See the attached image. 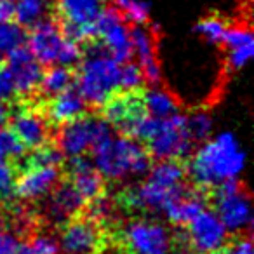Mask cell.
I'll use <instances>...</instances> for the list:
<instances>
[{
	"instance_id": "cell-7",
	"label": "cell",
	"mask_w": 254,
	"mask_h": 254,
	"mask_svg": "<svg viewBox=\"0 0 254 254\" xmlns=\"http://www.w3.org/2000/svg\"><path fill=\"white\" fill-rule=\"evenodd\" d=\"M106 7V0H56L61 30L75 42L94 39V23Z\"/></svg>"
},
{
	"instance_id": "cell-25",
	"label": "cell",
	"mask_w": 254,
	"mask_h": 254,
	"mask_svg": "<svg viewBox=\"0 0 254 254\" xmlns=\"http://www.w3.org/2000/svg\"><path fill=\"white\" fill-rule=\"evenodd\" d=\"M75 73L71 68L60 66V64H51L49 70L42 71V78H40L39 89L40 94L53 98V96L63 92L64 89H68L70 85H73Z\"/></svg>"
},
{
	"instance_id": "cell-14",
	"label": "cell",
	"mask_w": 254,
	"mask_h": 254,
	"mask_svg": "<svg viewBox=\"0 0 254 254\" xmlns=\"http://www.w3.org/2000/svg\"><path fill=\"white\" fill-rule=\"evenodd\" d=\"M61 183V171L56 166H23L16 178V197L23 200H42Z\"/></svg>"
},
{
	"instance_id": "cell-12",
	"label": "cell",
	"mask_w": 254,
	"mask_h": 254,
	"mask_svg": "<svg viewBox=\"0 0 254 254\" xmlns=\"http://www.w3.org/2000/svg\"><path fill=\"white\" fill-rule=\"evenodd\" d=\"M101 228L91 218H70L58 239L60 254H98L101 249Z\"/></svg>"
},
{
	"instance_id": "cell-35",
	"label": "cell",
	"mask_w": 254,
	"mask_h": 254,
	"mask_svg": "<svg viewBox=\"0 0 254 254\" xmlns=\"http://www.w3.org/2000/svg\"><path fill=\"white\" fill-rule=\"evenodd\" d=\"M16 178L18 174L11 164H0V200L2 202H9L16 197Z\"/></svg>"
},
{
	"instance_id": "cell-9",
	"label": "cell",
	"mask_w": 254,
	"mask_h": 254,
	"mask_svg": "<svg viewBox=\"0 0 254 254\" xmlns=\"http://www.w3.org/2000/svg\"><path fill=\"white\" fill-rule=\"evenodd\" d=\"M187 187L171 188L166 185H160L153 181L152 178H146V181L138 183L134 187H129L119 195V204L131 211H143V212H164L167 211L171 204L176 200L180 195L185 193Z\"/></svg>"
},
{
	"instance_id": "cell-10",
	"label": "cell",
	"mask_w": 254,
	"mask_h": 254,
	"mask_svg": "<svg viewBox=\"0 0 254 254\" xmlns=\"http://www.w3.org/2000/svg\"><path fill=\"white\" fill-rule=\"evenodd\" d=\"M187 226L183 242L195 254H216L228 242V230L216 212L209 211L207 207L198 212L190 223H187Z\"/></svg>"
},
{
	"instance_id": "cell-28",
	"label": "cell",
	"mask_w": 254,
	"mask_h": 254,
	"mask_svg": "<svg viewBox=\"0 0 254 254\" xmlns=\"http://www.w3.org/2000/svg\"><path fill=\"white\" fill-rule=\"evenodd\" d=\"M187 129L190 138L193 139V143H202L212 136L214 120H212L211 113L198 110V112H193L191 115H187Z\"/></svg>"
},
{
	"instance_id": "cell-16",
	"label": "cell",
	"mask_w": 254,
	"mask_h": 254,
	"mask_svg": "<svg viewBox=\"0 0 254 254\" xmlns=\"http://www.w3.org/2000/svg\"><path fill=\"white\" fill-rule=\"evenodd\" d=\"M11 131L18 136L25 148H39L49 143L51 139V122L46 115L33 108H19L16 113H11Z\"/></svg>"
},
{
	"instance_id": "cell-39",
	"label": "cell",
	"mask_w": 254,
	"mask_h": 254,
	"mask_svg": "<svg viewBox=\"0 0 254 254\" xmlns=\"http://www.w3.org/2000/svg\"><path fill=\"white\" fill-rule=\"evenodd\" d=\"M16 0H0V23L11 21L14 18Z\"/></svg>"
},
{
	"instance_id": "cell-3",
	"label": "cell",
	"mask_w": 254,
	"mask_h": 254,
	"mask_svg": "<svg viewBox=\"0 0 254 254\" xmlns=\"http://www.w3.org/2000/svg\"><path fill=\"white\" fill-rule=\"evenodd\" d=\"M120 64L108 54L99 40H89L78 63L77 85L85 103L103 106L120 91Z\"/></svg>"
},
{
	"instance_id": "cell-29",
	"label": "cell",
	"mask_w": 254,
	"mask_h": 254,
	"mask_svg": "<svg viewBox=\"0 0 254 254\" xmlns=\"http://www.w3.org/2000/svg\"><path fill=\"white\" fill-rule=\"evenodd\" d=\"M23 46H26L25 28L12 19L0 23V51L4 54H9Z\"/></svg>"
},
{
	"instance_id": "cell-18",
	"label": "cell",
	"mask_w": 254,
	"mask_h": 254,
	"mask_svg": "<svg viewBox=\"0 0 254 254\" xmlns=\"http://www.w3.org/2000/svg\"><path fill=\"white\" fill-rule=\"evenodd\" d=\"M132 56H136L138 64L143 71L145 82L152 85H159L162 80L159 61L155 56V37L145 25H136L131 30Z\"/></svg>"
},
{
	"instance_id": "cell-13",
	"label": "cell",
	"mask_w": 254,
	"mask_h": 254,
	"mask_svg": "<svg viewBox=\"0 0 254 254\" xmlns=\"http://www.w3.org/2000/svg\"><path fill=\"white\" fill-rule=\"evenodd\" d=\"M64 40L66 35L63 33L61 26L53 19L44 18L37 25H33L30 35H26V47L42 66H51L58 64Z\"/></svg>"
},
{
	"instance_id": "cell-17",
	"label": "cell",
	"mask_w": 254,
	"mask_h": 254,
	"mask_svg": "<svg viewBox=\"0 0 254 254\" xmlns=\"http://www.w3.org/2000/svg\"><path fill=\"white\" fill-rule=\"evenodd\" d=\"M103 110H105V119L110 122V126H115L124 134H127L132 124L146 113L141 94H138V92L112 96L103 105Z\"/></svg>"
},
{
	"instance_id": "cell-19",
	"label": "cell",
	"mask_w": 254,
	"mask_h": 254,
	"mask_svg": "<svg viewBox=\"0 0 254 254\" xmlns=\"http://www.w3.org/2000/svg\"><path fill=\"white\" fill-rule=\"evenodd\" d=\"M70 185L84 198L85 204L101 197L105 191V180L84 157L71 159L70 162Z\"/></svg>"
},
{
	"instance_id": "cell-32",
	"label": "cell",
	"mask_w": 254,
	"mask_h": 254,
	"mask_svg": "<svg viewBox=\"0 0 254 254\" xmlns=\"http://www.w3.org/2000/svg\"><path fill=\"white\" fill-rule=\"evenodd\" d=\"M64 160V155L61 153V150L54 145H46L39 146L33 150V153L25 160L23 166H56L60 167Z\"/></svg>"
},
{
	"instance_id": "cell-22",
	"label": "cell",
	"mask_w": 254,
	"mask_h": 254,
	"mask_svg": "<svg viewBox=\"0 0 254 254\" xmlns=\"http://www.w3.org/2000/svg\"><path fill=\"white\" fill-rule=\"evenodd\" d=\"M230 70H242L254 54V37L247 26H232L223 39Z\"/></svg>"
},
{
	"instance_id": "cell-5",
	"label": "cell",
	"mask_w": 254,
	"mask_h": 254,
	"mask_svg": "<svg viewBox=\"0 0 254 254\" xmlns=\"http://www.w3.org/2000/svg\"><path fill=\"white\" fill-rule=\"evenodd\" d=\"M193 139L187 129V115H174L160 119L157 131L146 141V152L157 160H181L190 157Z\"/></svg>"
},
{
	"instance_id": "cell-37",
	"label": "cell",
	"mask_w": 254,
	"mask_h": 254,
	"mask_svg": "<svg viewBox=\"0 0 254 254\" xmlns=\"http://www.w3.org/2000/svg\"><path fill=\"white\" fill-rule=\"evenodd\" d=\"M16 94H18V92H16L14 80H12L7 68L2 64V66H0V103L12 101V99L16 98Z\"/></svg>"
},
{
	"instance_id": "cell-20",
	"label": "cell",
	"mask_w": 254,
	"mask_h": 254,
	"mask_svg": "<svg viewBox=\"0 0 254 254\" xmlns=\"http://www.w3.org/2000/svg\"><path fill=\"white\" fill-rule=\"evenodd\" d=\"M85 108H87V103L82 98L78 89L75 85H70L63 92L51 98L47 105V120L56 126H63L84 115Z\"/></svg>"
},
{
	"instance_id": "cell-33",
	"label": "cell",
	"mask_w": 254,
	"mask_h": 254,
	"mask_svg": "<svg viewBox=\"0 0 254 254\" xmlns=\"http://www.w3.org/2000/svg\"><path fill=\"white\" fill-rule=\"evenodd\" d=\"M145 84V77L138 63L126 61L120 64V89L124 92H138Z\"/></svg>"
},
{
	"instance_id": "cell-27",
	"label": "cell",
	"mask_w": 254,
	"mask_h": 254,
	"mask_svg": "<svg viewBox=\"0 0 254 254\" xmlns=\"http://www.w3.org/2000/svg\"><path fill=\"white\" fill-rule=\"evenodd\" d=\"M120 18L131 25H146L150 19V4L145 0H115Z\"/></svg>"
},
{
	"instance_id": "cell-26",
	"label": "cell",
	"mask_w": 254,
	"mask_h": 254,
	"mask_svg": "<svg viewBox=\"0 0 254 254\" xmlns=\"http://www.w3.org/2000/svg\"><path fill=\"white\" fill-rule=\"evenodd\" d=\"M46 0H16L14 18L23 28H32L33 25L46 18Z\"/></svg>"
},
{
	"instance_id": "cell-11",
	"label": "cell",
	"mask_w": 254,
	"mask_h": 254,
	"mask_svg": "<svg viewBox=\"0 0 254 254\" xmlns=\"http://www.w3.org/2000/svg\"><path fill=\"white\" fill-rule=\"evenodd\" d=\"M94 39H99L101 46L119 63H126L132 58L131 30L120 18L117 9H103L94 23Z\"/></svg>"
},
{
	"instance_id": "cell-2",
	"label": "cell",
	"mask_w": 254,
	"mask_h": 254,
	"mask_svg": "<svg viewBox=\"0 0 254 254\" xmlns=\"http://www.w3.org/2000/svg\"><path fill=\"white\" fill-rule=\"evenodd\" d=\"M91 152L92 167L101 174L103 180L108 181H124L127 178L143 176L152 167V157L141 141L126 134H112Z\"/></svg>"
},
{
	"instance_id": "cell-41",
	"label": "cell",
	"mask_w": 254,
	"mask_h": 254,
	"mask_svg": "<svg viewBox=\"0 0 254 254\" xmlns=\"http://www.w3.org/2000/svg\"><path fill=\"white\" fill-rule=\"evenodd\" d=\"M4 61H5V54L2 53V51H0V66H2V64H4Z\"/></svg>"
},
{
	"instance_id": "cell-23",
	"label": "cell",
	"mask_w": 254,
	"mask_h": 254,
	"mask_svg": "<svg viewBox=\"0 0 254 254\" xmlns=\"http://www.w3.org/2000/svg\"><path fill=\"white\" fill-rule=\"evenodd\" d=\"M207 207V200L200 191H190L185 190L183 195L176 198L173 204L164 212L167 219L173 225H187L190 223L198 212H202Z\"/></svg>"
},
{
	"instance_id": "cell-34",
	"label": "cell",
	"mask_w": 254,
	"mask_h": 254,
	"mask_svg": "<svg viewBox=\"0 0 254 254\" xmlns=\"http://www.w3.org/2000/svg\"><path fill=\"white\" fill-rule=\"evenodd\" d=\"M25 254H60V244L54 237L39 233L25 244Z\"/></svg>"
},
{
	"instance_id": "cell-31",
	"label": "cell",
	"mask_w": 254,
	"mask_h": 254,
	"mask_svg": "<svg viewBox=\"0 0 254 254\" xmlns=\"http://www.w3.org/2000/svg\"><path fill=\"white\" fill-rule=\"evenodd\" d=\"M25 155V146L11 129H0V164L18 160Z\"/></svg>"
},
{
	"instance_id": "cell-38",
	"label": "cell",
	"mask_w": 254,
	"mask_h": 254,
	"mask_svg": "<svg viewBox=\"0 0 254 254\" xmlns=\"http://www.w3.org/2000/svg\"><path fill=\"white\" fill-rule=\"evenodd\" d=\"M216 254H254L253 242L249 237H240L233 242H226Z\"/></svg>"
},
{
	"instance_id": "cell-8",
	"label": "cell",
	"mask_w": 254,
	"mask_h": 254,
	"mask_svg": "<svg viewBox=\"0 0 254 254\" xmlns=\"http://www.w3.org/2000/svg\"><path fill=\"white\" fill-rule=\"evenodd\" d=\"M122 242L132 254H171L174 237L162 223L139 218L124 226Z\"/></svg>"
},
{
	"instance_id": "cell-36",
	"label": "cell",
	"mask_w": 254,
	"mask_h": 254,
	"mask_svg": "<svg viewBox=\"0 0 254 254\" xmlns=\"http://www.w3.org/2000/svg\"><path fill=\"white\" fill-rule=\"evenodd\" d=\"M0 254H25V242L11 230H0Z\"/></svg>"
},
{
	"instance_id": "cell-24",
	"label": "cell",
	"mask_w": 254,
	"mask_h": 254,
	"mask_svg": "<svg viewBox=\"0 0 254 254\" xmlns=\"http://www.w3.org/2000/svg\"><path fill=\"white\" fill-rule=\"evenodd\" d=\"M141 99L146 113L157 117V119H167V117L178 113V101L174 99V96L157 85L143 92Z\"/></svg>"
},
{
	"instance_id": "cell-6",
	"label": "cell",
	"mask_w": 254,
	"mask_h": 254,
	"mask_svg": "<svg viewBox=\"0 0 254 254\" xmlns=\"http://www.w3.org/2000/svg\"><path fill=\"white\" fill-rule=\"evenodd\" d=\"M212 205L228 233H240L253 223V207L251 197L237 180L226 181L214 188Z\"/></svg>"
},
{
	"instance_id": "cell-4",
	"label": "cell",
	"mask_w": 254,
	"mask_h": 254,
	"mask_svg": "<svg viewBox=\"0 0 254 254\" xmlns=\"http://www.w3.org/2000/svg\"><path fill=\"white\" fill-rule=\"evenodd\" d=\"M113 134V127L105 117H78L61 126L58 134V148L64 157H84L89 150Z\"/></svg>"
},
{
	"instance_id": "cell-30",
	"label": "cell",
	"mask_w": 254,
	"mask_h": 254,
	"mask_svg": "<svg viewBox=\"0 0 254 254\" xmlns=\"http://www.w3.org/2000/svg\"><path fill=\"white\" fill-rule=\"evenodd\" d=\"M195 30L209 44H223L228 25H226L225 19L218 18V16H209V18H204L202 21H198Z\"/></svg>"
},
{
	"instance_id": "cell-1",
	"label": "cell",
	"mask_w": 254,
	"mask_h": 254,
	"mask_svg": "<svg viewBox=\"0 0 254 254\" xmlns=\"http://www.w3.org/2000/svg\"><path fill=\"white\" fill-rule=\"evenodd\" d=\"M246 152L232 132H219L202 141L190 157L187 174L198 188H216L233 181L246 169Z\"/></svg>"
},
{
	"instance_id": "cell-21",
	"label": "cell",
	"mask_w": 254,
	"mask_h": 254,
	"mask_svg": "<svg viewBox=\"0 0 254 254\" xmlns=\"http://www.w3.org/2000/svg\"><path fill=\"white\" fill-rule=\"evenodd\" d=\"M47 197H49V202H47V218L53 223L68 221L70 218L77 216L85 204L84 198L70 185V181L60 183Z\"/></svg>"
},
{
	"instance_id": "cell-15",
	"label": "cell",
	"mask_w": 254,
	"mask_h": 254,
	"mask_svg": "<svg viewBox=\"0 0 254 254\" xmlns=\"http://www.w3.org/2000/svg\"><path fill=\"white\" fill-rule=\"evenodd\" d=\"M7 56V64L5 68L11 73L12 80L16 85V92L19 96H30L39 89L40 78H42V64L35 60L28 47L23 46L12 53L5 54Z\"/></svg>"
},
{
	"instance_id": "cell-40",
	"label": "cell",
	"mask_w": 254,
	"mask_h": 254,
	"mask_svg": "<svg viewBox=\"0 0 254 254\" xmlns=\"http://www.w3.org/2000/svg\"><path fill=\"white\" fill-rule=\"evenodd\" d=\"M9 119H11V110L7 108L5 103H0V129L7 126Z\"/></svg>"
}]
</instances>
